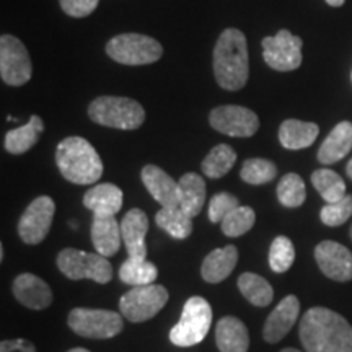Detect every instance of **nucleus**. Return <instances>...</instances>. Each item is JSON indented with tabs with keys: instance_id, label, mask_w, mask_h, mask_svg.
Here are the masks:
<instances>
[{
	"instance_id": "obj_32",
	"label": "nucleus",
	"mask_w": 352,
	"mask_h": 352,
	"mask_svg": "<svg viewBox=\"0 0 352 352\" xmlns=\"http://www.w3.org/2000/svg\"><path fill=\"white\" fill-rule=\"evenodd\" d=\"M305 183L297 173H287L277 184V199L284 208L296 209L305 202Z\"/></svg>"
},
{
	"instance_id": "obj_3",
	"label": "nucleus",
	"mask_w": 352,
	"mask_h": 352,
	"mask_svg": "<svg viewBox=\"0 0 352 352\" xmlns=\"http://www.w3.org/2000/svg\"><path fill=\"white\" fill-rule=\"evenodd\" d=\"M56 165L60 175L74 184L96 183L103 175V162L95 147L83 138H67L56 148Z\"/></svg>"
},
{
	"instance_id": "obj_23",
	"label": "nucleus",
	"mask_w": 352,
	"mask_h": 352,
	"mask_svg": "<svg viewBox=\"0 0 352 352\" xmlns=\"http://www.w3.org/2000/svg\"><path fill=\"white\" fill-rule=\"evenodd\" d=\"M352 148V122L342 121L329 132L328 138L321 144L318 160L323 165H333L344 158Z\"/></svg>"
},
{
	"instance_id": "obj_5",
	"label": "nucleus",
	"mask_w": 352,
	"mask_h": 352,
	"mask_svg": "<svg viewBox=\"0 0 352 352\" xmlns=\"http://www.w3.org/2000/svg\"><path fill=\"white\" fill-rule=\"evenodd\" d=\"M212 324V308L202 297L188 298L183 307L182 318L171 328L170 341L178 347L199 344L208 336Z\"/></svg>"
},
{
	"instance_id": "obj_16",
	"label": "nucleus",
	"mask_w": 352,
	"mask_h": 352,
	"mask_svg": "<svg viewBox=\"0 0 352 352\" xmlns=\"http://www.w3.org/2000/svg\"><path fill=\"white\" fill-rule=\"evenodd\" d=\"M300 314V302L296 296H287L279 302L264 323V341L276 344L292 329Z\"/></svg>"
},
{
	"instance_id": "obj_34",
	"label": "nucleus",
	"mask_w": 352,
	"mask_h": 352,
	"mask_svg": "<svg viewBox=\"0 0 352 352\" xmlns=\"http://www.w3.org/2000/svg\"><path fill=\"white\" fill-rule=\"evenodd\" d=\"M254 222H256L254 210L248 206H239L222 220L220 227L227 236H241L252 230Z\"/></svg>"
},
{
	"instance_id": "obj_36",
	"label": "nucleus",
	"mask_w": 352,
	"mask_h": 352,
	"mask_svg": "<svg viewBox=\"0 0 352 352\" xmlns=\"http://www.w3.org/2000/svg\"><path fill=\"white\" fill-rule=\"evenodd\" d=\"M352 215V196L346 195L342 199L327 204L320 212V219L324 226L340 227Z\"/></svg>"
},
{
	"instance_id": "obj_15",
	"label": "nucleus",
	"mask_w": 352,
	"mask_h": 352,
	"mask_svg": "<svg viewBox=\"0 0 352 352\" xmlns=\"http://www.w3.org/2000/svg\"><path fill=\"white\" fill-rule=\"evenodd\" d=\"M144 186L162 208H178L179 183L157 165H145L140 173Z\"/></svg>"
},
{
	"instance_id": "obj_28",
	"label": "nucleus",
	"mask_w": 352,
	"mask_h": 352,
	"mask_svg": "<svg viewBox=\"0 0 352 352\" xmlns=\"http://www.w3.org/2000/svg\"><path fill=\"white\" fill-rule=\"evenodd\" d=\"M239 289L246 300L254 307H267L274 297V290L266 279L253 272H243L239 277Z\"/></svg>"
},
{
	"instance_id": "obj_31",
	"label": "nucleus",
	"mask_w": 352,
	"mask_h": 352,
	"mask_svg": "<svg viewBox=\"0 0 352 352\" xmlns=\"http://www.w3.org/2000/svg\"><path fill=\"white\" fill-rule=\"evenodd\" d=\"M311 183L321 197L327 201V204L336 202L346 196V183L336 171L321 168L314 171L311 175Z\"/></svg>"
},
{
	"instance_id": "obj_37",
	"label": "nucleus",
	"mask_w": 352,
	"mask_h": 352,
	"mask_svg": "<svg viewBox=\"0 0 352 352\" xmlns=\"http://www.w3.org/2000/svg\"><path fill=\"white\" fill-rule=\"evenodd\" d=\"M240 206L239 197L230 195V192H217L212 196V199L209 202V220L212 223H222V220L232 212L233 209H236Z\"/></svg>"
},
{
	"instance_id": "obj_7",
	"label": "nucleus",
	"mask_w": 352,
	"mask_h": 352,
	"mask_svg": "<svg viewBox=\"0 0 352 352\" xmlns=\"http://www.w3.org/2000/svg\"><path fill=\"white\" fill-rule=\"evenodd\" d=\"M57 267L72 280L91 279L98 284H108L113 277V267L108 258L76 248H65L57 254Z\"/></svg>"
},
{
	"instance_id": "obj_38",
	"label": "nucleus",
	"mask_w": 352,
	"mask_h": 352,
	"mask_svg": "<svg viewBox=\"0 0 352 352\" xmlns=\"http://www.w3.org/2000/svg\"><path fill=\"white\" fill-rule=\"evenodd\" d=\"M59 3L65 15L74 19H85L95 12L100 0H59Z\"/></svg>"
},
{
	"instance_id": "obj_25",
	"label": "nucleus",
	"mask_w": 352,
	"mask_h": 352,
	"mask_svg": "<svg viewBox=\"0 0 352 352\" xmlns=\"http://www.w3.org/2000/svg\"><path fill=\"white\" fill-rule=\"evenodd\" d=\"M44 132V122L36 114L30 118L25 126L8 131L6 134V151L12 155H21L36 145L39 135Z\"/></svg>"
},
{
	"instance_id": "obj_21",
	"label": "nucleus",
	"mask_w": 352,
	"mask_h": 352,
	"mask_svg": "<svg viewBox=\"0 0 352 352\" xmlns=\"http://www.w3.org/2000/svg\"><path fill=\"white\" fill-rule=\"evenodd\" d=\"M122 195L121 188L116 184L103 183L90 188L83 196V206L91 210L94 215H116L122 208Z\"/></svg>"
},
{
	"instance_id": "obj_44",
	"label": "nucleus",
	"mask_w": 352,
	"mask_h": 352,
	"mask_svg": "<svg viewBox=\"0 0 352 352\" xmlns=\"http://www.w3.org/2000/svg\"><path fill=\"white\" fill-rule=\"evenodd\" d=\"M349 235H351V240H352V227H351V232H349Z\"/></svg>"
},
{
	"instance_id": "obj_10",
	"label": "nucleus",
	"mask_w": 352,
	"mask_h": 352,
	"mask_svg": "<svg viewBox=\"0 0 352 352\" xmlns=\"http://www.w3.org/2000/svg\"><path fill=\"white\" fill-rule=\"evenodd\" d=\"M32 57L25 44L12 34L0 38V77L10 87H21L32 78Z\"/></svg>"
},
{
	"instance_id": "obj_30",
	"label": "nucleus",
	"mask_w": 352,
	"mask_h": 352,
	"mask_svg": "<svg viewBox=\"0 0 352 352\" xmlns=\"http://www.w3.org/2000/svg\"><path fill=\"white\" fill-rule=\"evenodd\" d=\"M235 162L236 152L233 151L230 145L219 144L204 158V162H202V171L209 178H222V176H226L233 168Z\"/></svg>"
},
{
	"instance_id": "obj_14",
	"label": "nucleus",
	"mask_w": 352,
	"mask_h": 352,
	"mask_svg": "<svg viewBox=\"0 0 352 352\" xmlns=\"http://www.w3.org/2000/svg\"><path fill=\"white\" fill-rule=\"evenodd\" d=\"M315 261L328 279L349 283L352 279V253L338 241L324 240L316 245Z\"/></svg>"
},
{
	"instance_id": "obj_9",
	"label": "nucleus",
	"mask_w": 352,
	"mask_h": 352,
	"mask_svg": "<svg viewBox=\"0 0 352 352\" xmlns=\"http://www.w3.org/2000/svg\"><path fill=\"white\" fill-rule=\"evenodd\" d=\"M168 302L164 285H139L127 290L120 300L121 315L132 323H142L155 316Z\"/></svg>"
},
{
	"instance_id": "obj_24",
	"label": "nucleus",
	"mask_w": 352,
	"mask_h": 352,
	"mask_svg": "<svg viewBox=\"0 0 352 352\" xmlns=\"http://www.w3.org/2000/svg\"><path fill=\"white\" fill-rule=\"evenodd\" d=\"M320 134V127L315 122L298 120H285L279 127V140L289 151H300L310 147Z\"/></svg>"
},
{
	"instance_id": "obj_2",
	"label": "nucleus",
	"mask_w": 352,
	"mask_h": 352,
	"mask_svg": "<svg viewBox=\"0 0 352 352\" xmlns=\"http://www.w3.org/2000/svg\"><path fill=\"white\" fill-rule=\"evenodd\" d=\"M214 76L228 91L241 90L248 82V43L240 30L227 28L219 36L214 47Z\"/></svg>"
},
{
	"instance_id": "obj_43",
	"label": "nucleus",
	"mask_w": 352,
	"mask_h": 352,
	"mask_svg": "<svg viewBox=\"0 0 352 352\" xmlns=\"http://www.w3.org/2000/svg\"><path fill=\"white\" fill-rule=\"evenodd\" d=\"M280 352H300L298 349H292V347H287V349H283Z\"/></svg>"
},
{
	"instance_id": "obj_6",
	"label": "nucleus",
	"mask_w": 352,
	"mask_h": 352,
	"mask_svg": "<svg viewBox=\"0 0 352 352\" xmlns=\"http://www.w3.org/2000/svg\"><path fill=\"white\" fill-rule=\"evenodd\" d=\"M107 54L118 64L147 65L157 63L164 56V47L157 39L145 34L124 33L109 39Z\"/></svg>"
},
{
	"instance_id": "obj_18",
	"label": "nucleus",
	"mask_w": 352,
	"mask_h": 352,
	"mask_svg": "<svg viewBox=\"0 0 352 352\" xmlns=\"http://www.w3.org/2000/svg\"><path fill=\"white\" fill-rule=\"evenodd\" d=\"M148 230V217L142 209H131L121 220V233L129 258L145 259L147 246H145V235Z\"/></svg>"
},
{
	"instance_id": "obj_1",
	"label": "nucleus",
	"mask_w": 352,
	"mask_h": 352,
	"mask_svg": "<svg viewBox=\"0 0 352 352\" xmlns=\"http://www.w3.org/2000/svg\"><path fill=\"white\" fill-rule=\"evenodd\" d=\"M300 341L307 352H352V327L329 308H310L302 316Z\"/></svg>"
},
{
	"instance_id": "obj_12",
	"label": "nucleus",
	"mask_w": 352,
	"mask_h": 352,
	"mask_svg": "<svg viewBox=\"0 0 352 352\" xmlns=\"http://www.w3.org/2000/svg\"><path fill=\"white\" fill-rule=\"evenodd\" d=\"M209 122L220 134L230 138H252L259 129L256 113L236 104L214 108L209 114Z\"/></svg>"
},
{
	"instance_id": "obj_39",
	"label": "nucleus",
	"mask_w": 352,
	"mask_h": 352,
	"mask_svg": "<svg viewBox=\"0 0 352 352\" xmlns=\"http://www.w3.org/2000/svg\"><path fill=\"white\" fill-rule=\"evenodd\" d=\"M0 352H36V347L28 340H6L0 344Z\"/></svg>"
},
{
	"instance_id": "obj_19",
	"label": "nucleus",
	"mask_w": 352,
	"mask_h": 352,
	"mask_svg": "<svg viewBox=\"0 0 352 352\" xmlns=\"http://www.w3.org/2000/svg\"><path fill=\"white\" fill-rule=\"evenodd\" d=\"M91 241L96 253L101 256L111 258L121 248L122 233L121 223L114 215H94L91 222Z\"/></svg>"
},
{
	"instance_id": "obj_27",
	"label": "nucleus",
	"mask_w": 352,
	"mask_h": 352,
	"mask_svg": "<svg viewBox=\"0 0 352 352\" xmlns=\"http://www.w3.org/2000/svg\"><path fill=\"white\" fill-rule=\"evenodd\" d=\"M192 217L179 208H162L155 215L157 226L176 240H184L192 232Z\"/></svg>"
},
{
	"instance_id": "obj_29",
	"label": "nucleus",
	"mask_w": 352,
	"mask_h": 352,
	"mask_svg": "<svg viewBox=\"0 0 352 352\" xmlns=\"http://www.w3.org/2000/svg\"><path fill=\"white\" fill-rule=\"evenodd\" d=\"M158 271L155 264L147 259L140 258H127L120 267V279L132 287L139 285H151L155 283Z\"/></svg>"
},
{
	"instance_id": "obj_20",
	"label": "nucleus",
	"mask_w": 352,
	"mask_h": 352,
	"mask_svg": "<svg viewBox=\"0 0 352 352\" xmlns=\"http://www.w3.org/2000/svg\"><path fill=\"white\" fill-rule=\"evenodd\" d=\"M215 342L220 352H248L250 333L245 323L235 316H223L215 328Z\"/></svg>"
},
{
	"instance_id": "obj_42",
	"label": "nucleus",
	"mask_w": 352,
	"mask_h": 352,
	"mask_svg": "<svg viewBox=\"0 0 352 352\" xmlns=\"http://www.w3.org/2000/svg\"><path fill=\"white\" fill-rule=\"evenodd\" d=\"M67 352H90V351L83 349V347H76V349H70V351H67Z\"/></svg>"
},
{
	"instance_id": "obj_40",
	"label": "nucleus",
	"mask_w": 352,
	"mask_h": 352,
	"mask_svg": "<svg viewBox=\"0 0 352 352\" xmlns=\"http://www.w3.org/2000/svg\"><path fill=\"white\" fill-rule=\"evenodd\" d=\"M344 2L346 0H327L328 6H331V7H341Z\"/></svg>"
},
{
	"instance_id": "obj_13",
	"label": "nucleus",
	"mask_w": 352,
	"mask_h": 352,
	"mask_svg": "<svg viewBox=\"0 0 352 352\" xmlns=\"http://www.w3.org/2000/svg\"><path fill=\"white\" fill-rule=\"evenodd\" d=\"M54 212L56 204L50 196L36 197L21 214L19 222L20 239L28 245L41 243L51 230Z\"/></svg>"
},
{
	"instance_id": "obj_17",
	"label": "nucleus",
	"mask_w": 352,
	"mask_h": 352,
	"mask_svg": "<svg viewBox=\"0 0 352 352\" xmlns=\"http://www.w3.org/2000/svg\"><path fill=\"white\" fill-rule=\"evenodd\" d=\"M13 296L21 305L32 310H44L52 303V292L41 277L30 274H20L13 280Z\"/></svg>"
},
{
	"instance_id": "obj_26",
	"label": "nucleus",
	"mask_w": 352,
	"mask_h": 352,
	"mask_svg": "<svg viewBox=\"0 0 352 352\" xmlns=\"http://www.w3.org/2000/svg\"><path fill=\"white\" fill-rule=\"evenodd\" d=\"M179 208L189 217H196L204 208L206 183L197 173H186L179 178Z\"/></svg>"
},
{
	"instance_id": "obj_8",
	"label": "nucleus",
	"mask_w": 352,
	"mask_h": 352,
	"mask_svg": "<svg viewBox=\"0 0 352 352\" xmlns=\"http://www.w3.org/2000/svg\"><path fill=\"white\" fill-rule=\"evenodd\" d=\"M69 327L78 336L90 340H109L122 329V316L111 310L74 308L69 314Z\"/></svg>"
},
{
	"instance_id": "obj_4",
	"label": "nucleus",
	"mask_w": 352,
	"mask_h": 352,
	"mask_svg": "<svg viewBox=\"0 0 352 352\" xmlns=\"http://www.w3.org/2000/svg\"><path fill=\"white\" fill-rule=\"evenodd\" d=\"M88 118L111 129L134 131L144 124L145 111L142 104L126 96H100L88 107Z\"/></svg>"
},
{
	"instance_id": "obj_22",
	"label": "nucleus",
	"mask_w": 352,
	"mask_h": 352,
	"mask_svg": "<svg viewBox=\"0 0 352 352\" xmlns=\"http://www.w3.org/2000/svg\"><path fill=\"white\" fill-rule=\"evenodd\" d=\"M236 261H239V250L233 245L223 246V248H217L210 252L202 261L201 266V276L206 283L217 284L222 283L232 274L235 270Z\"/></svg>"
},
{
	"instance_id": "obj_33",
	"label": "nucleus",
	"mask_w": 352,
	"mask_h": 352,
	"mask_svg": "<svg viewBox=\"0 0 352 352\" xmlns=\"http://www.w3.org/2000/svg\"><path fill=\"white\" fill-rule=\"evenodd\" d=\"M277 176V166L266 158H248L241 166L240 178L248 184H266L271 183Z\"/></svg>"
},
{
	"instance_id": "obj_11",
	"label": "nucleus",
	"mask_w": 352,
	"mask_h": 352,
	"mask_svg": "<svg viewBox=\"0 0 352 352\" xmlns=\"http://www.w3.org/2000/svg\"><path fill=\"white\" fill-rule=\"evenodd\" d=\"M264 63L277 72H290L302 64V39L289 32L280 30L276 36L263 39Z\"/></svg>"
},
{
	"instance_id": "obj_41",
	"label": "nucleus",
	"mask_w": 352,
	"mask_h": 352,
	"mask_svg": "<svg viewBox=\"0 0 352 352\" xmlns=\"http://www.w3.org/2000/svg\"><path fill=\"white\" fill-rule=\"evenodd\" d=\"M346 173H347V176H349V178L352 179V158H351V162H349V164H347V166H346Z\"/></svg>"
},
{
	"instance_id": "obj_35",
	"label": "nucleus",
	"mask_w": 352,
	"mask_h": 352,
	"mask_svg": "<svg viewBox=\"0 0 352 352\" xmlns=\"http://www.w3.org/2000/svg\"><path fill=\"white\" fill-rule=\"evenodd\" d=\"M294 261H296V248H294L292 240L284 235L276 236L270 248L271 270L277 274H283L292 267Z\"/></svg>"
}]
</instances>
